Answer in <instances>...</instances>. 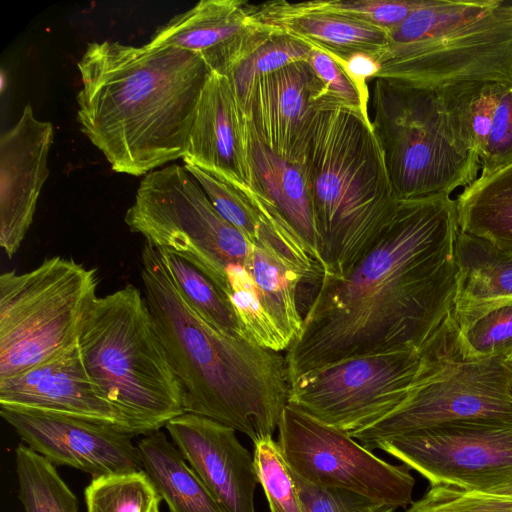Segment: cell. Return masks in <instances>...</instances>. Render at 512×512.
<instances>
[{
  "label": "cell",
  "mask_w": 512,
  "mask_h": 512,
  "mask_svg": "<svg viewBox=\"0 0 512 512\" xmlns=\"http://www.w3.org/2000/svg\"><path fill=\"white\" fill-rule=\"evenodd\" d=\"M371 127L399 201L449 194L478 178V156L454 137L436 89L373 79Z\"/></svg>",
  "instance_id": "obj_7"
},
{
  "label": "cell",
  "mask_w": 512,
  "mask_h": 512,
  "mask_svg": "<svg viewBox=\"0 0 512 512\" xmlns=\"http://www.w3.org/2000/svg\"><path fill=\"white\" fill-rule=\"evenodd\" d=\"M254 462L270 512H303L296 482L278 442L272 438L254 444Z\"/></svg>",
  "instance_id": "obj_36"
},
{
  "label": "cell",
  "mask_w": 512,
  "mask_h": 512,
  "mask_svg": "<svg viewBox=\"0 0 512 512\" xmlns=\"http://www.w3.org/2000/svg\"><path fill=\"white\" fill-rule=\"evenodd\" d=\"M54 140L50 121L39 120L27 104L0 137V246L12 258L34 219L49 176L48 156Z\"/></svg>",
  "instance_id": "obj_17"
},
{
  "label": "cell",
  "mask_w": 512,
  "mask_h": 512,
  "mask_svg": "<svg viewBox=\"0 0 512 512\" xmlns=\"http://www.w3.org/2000/svg\"><path fill=\"white\" fill-rule=\"evenodd\" d=\"M228 299L242 326L246 338L262 348L281 352L290 346L273 319L264 308L247 268L231 264L226 270Z\"/></svg>",
  "instance_id": "obj_32"
},
{
  "label": "cell",
  "mask_w": 512,
  "mask_h": 512,
  "mask_svg": "<svg viewBox=\"0 0 512 512\" xmlns=\"http://www.w3.org/2000/svg\"><path fill=\"white\" fill-rule=\"evenodd\" d=\"M303 512H372L380 506L357 493L312 484L292 470Z\"/></svg>",
  "instance_id": "obj_40"
},
{
  "label": "cell",
  "mask_w": 512,
  "mask_h": 512,
  "mask_svg": "<svg viewBox=\"0 0 512 512\" xmlns=\"http://www.w3.org/2000/svg\"><path fill=\"white\" fill-rule=\"evenodd\" d=\"M0 415L27 447L55 466H68L92 478L143 470L131 435L74 417L0 407Z\"/></svg>",
  "instance_id": "obj_14"
},
{
  "label": "cell",
  "mask_w": 512,
  "mask_h": 512,
  "mask_svg": "<svg viewBox=\"0 0 512 512\" xmlns=\"http://www.w3.org/2000/svg\"><path fill=\"white\" fill-rule=\"evenodd\" d=\"M78 347L88 375L134 436L159 431L184 413L180 382L137 287L93 301Z\"/></svg>",
  "instance_id": "obj_5"
},
{
  "label": "cell",
  "mask_w": 512,
  "mask_h": 512,
  "mask_svg": "<svg viewBox=\"0 0 512 512\" xmlns=\"http://www.w3.org/2000/svg\"><path fill=\"white\" fill-rule=\"evenodd\" d=\"M124 221L146 244L191 263L227 298L226 270L231 264L246 267L253 246L218 213L186 167L178 164L144 175Z\"/></svg>",
  "instance_id": "obj_9"
},
{
  "label": "cell",
  "mask_w": 512,
  "mask_h": 512,
  "mask_svg": "<svg viewBox=\"0 0 512 512\" xmlns=\"http://www.w3.org/2000/svg\"><path fill=\"white\" fill-rule=\"evenodd\" d=\"M324 88L308 62L256 80L241 105L252 130L276 155L305 163Z\"/></svg>",
  "instance_id": "obj_15"
},
{
  "label": "cell",
  "mask_w": 512,
  "mask_h": 512,
  "mask_svg": "<svg viewBox=\"0 0 512 512\" xmlns=\"http://www.w3.org/2000/svg\"><path fill=\"white\" fill-rule=\"evenodd\" d=\"M137 448L143 470L169 512H227L165 433L145 435Z\"/></svg>",
  "instance_id": "obj_24"
},
{
  "label": "cell",
  "mask_w": 512,
  "mask_h": 512,
  "mask_svg": "<svg viewBox=\"0 0 512 512\" xmlns=\"http://www.w3.org/2000/svg\"><path fill=\"white\" fill-rule=\"evenodd\" d=\"M246 268L253 277L264 308L291 345L303 323L296 303L297 285L303 278L257 245L252 246Z\"/></svg>",
  "instance_id": "obj_27"
},
{
  "label": "cell",
  "mask_w": 512,
  "mask_h": 512,
  "mask_svg": "<svg viewBox=\"0 0 512 512\" xmlns=\"http://www.w3.org/2000/svg\"><path fill=\"white\" fill-rule=\"evenodd\" d=\"M144 298L180 382L184 413L211 418L247 435L272 438L288 405L285 358L245 338L225 335L188 304L160 252L141 253Z\"/></svg>",
  "instance_id": "obj_3"
},
{
  "label": "cell",
  "mask_w": 512,
  "mask_h": 512,
  "mask_svg": "<svg viewBox=\"0 0 512 512\" xmlns=\"http://www.w3.org/2000/svg\"><path fill=\"white\" fill-rule=\"evenodd\" d=\"M376 78L438 89L469 82L512 84V5L503 2L447 34L389 46Z\"/></svg>",
  "instance_id": "obj_13"
},
{
  "label": "cell",
  "mask_w": 512,
  "mask_h": 512,
  "mask_svg": "<svg viewBox=\"0 0 512 512\" xmlns=\"http://www.w3.org/2000/svg\"><path fill=\"white\" fill-rule=\"evenodd\" d=\"M77 68V121L114 172L146 175L184 157L210 73L200 56L104 40L87 45Z\"/></svg>",
  "instance_id": "obj_2"
},
{
  "label": "cell",
  "mask_w": 512,
  "mask_h": 512,
  "mask_svg": "<svg viewBox=\"0 0 512 512\" xmlns=\"http://www.w3.org/2000/svg\"><path fill=\"white\" fill-rule=\"evenodd\" d=\"M18 498L24 512H79V502L55 465L24 444L15 450Z\"/></svg>",
  "instance_id": "obj_28"
},
{
  "label": "cell",
  "mask_w": 512,
  "mask_h": 512,
  "mask_svg": "<svg viewBox=\"0 0 512 512\" xmlns=\"http://www.w3.org/2000/svg\"><path fill=\"white\" fill-rule=\"evenodd\" d=\"M306 61L324 88L323 102L360 109L365 116L370 118L369 113L363 107L357 88L333 57L313 47Z\"/></svg>",
  "instance_id": "obj_41"
},
{
  "label": "cell",
  "mask_w": 512,
  "mask_h": 512,
  "mask_svg": "<svg viewBox=\"0 0 512 512\" xmlns=\"http://www.w3.org/2000/svg\"><path fill=\"white\" fill-rule=\"evenodd\" d=\"M418 374L405 399L350 435L375 449L387 438L455 421L512 423V360L463 352L452 315L420 351Z\"/></svg>",
  "instance_id": "obj_6"
},
{
  "label": "cell",
  "mask_w": 512,
  "mask_h": 512,
  "mask_svg": "<svg viewBox=\"0 0 512 512\" xmlns=\"http://www.w3.org/2000/svg\"><path fill=\"white\" fill-rule=\"evenodd\" d=\"M321 278L347 274L393 221L392 188L370 118L322 102L306 156Z\"/></svg>",
  "instance_id": "obj_4"
},
{
  "label": "cell",
  "mask_w": 512,
  "mask_h": 512,
  "mask_svg": "<svg viewBox=\"0 0 512 512\" xmlns=\"http://www.w3.org/2000/svg\"><path fill=\"white\" fill-rule=\"evenodd\" d=\"M276 31L257 19L246 1L201 0L160 26L148 44L194 53L210 71L226 74Z\"/></svg>",
  "instance_id": "obj_19"
},
{
  "label": "cell",
  "mask_w": 512,
  "mask_h": 512,
  "mask_svg": "<svg viewBox=\"0 0 512 512\" xmlns=\"http://www.w3.org/2000/svg\"><path fill=\"white\" fill-rule=\"evenodd\" d=\"M252 10L261 23L324 51L337 62L360 52L379 58L389 47L387 31L311 8L306 1L252 4Z\"/></svg>",
  "instance_id": "obj_21"
},
{
  "label": "cell",
  "mask_w": 512,
  "mask_h": 512,
  "mask_svg": "<svg viewBox=\"0 0 512 512\" xmlns=\"http://www.w3.org/2000/svg\"><path fill=\"white\" fill-rule=\"evenodd\" d=\"M314 9L357 20L387 32L400 25L424 0H315Z\"/></svg>",
  "instance_id": "obj_38"
},
{
  "label": "cell",
  "mask_w": 512,
  "mask_h": 512,
  "mask_svg": "<svg viewBox=\"0 0 512 512\" xmlns=\"http://www.w3.org/2000/svg\"><path fill=\"white\" fill-rule=\"evenodd\" d=\"M97 270L53 256L0 275V379L22 373L77 342L97 296Z\"/></svg>",
  "instance_id": "obj_8"
},
{
  "label": "cell",
  "mask_w": 512,
  "mask_h": 512,
  "mask_svg": "<svg viewBox=\"0 0 512 512\" xmlns=\"http://www.w3.org/2000/svg\"><path fill=\"white\" fill-rule=\"evenodd\" d=\"M431 485L484 493L512 492V423L455 421L376 444Z\"/></svg>",
  "instance_id": "obj_12"
},
{
  "label": "cell",
  "mask_w": 512,
  "mask_h": 512,
  "mask_svg": "<svg viewBox=\"0 0 512 512\" xmlns=\"http://www.w3.org/2000/svg\"><path fill=\"white\" fill-rule=\"evenodd\" d=\"M250 134V123L229 78L210 71L182 158L184 164L252 188Z\"/></svg>",
  "instance_id": "obj_20"
},
{
  "label": "cell",
  "mask_w": 512,
  "mask_h": 512,
  "mask_svg": "<svg viewBox=\"0 0 512 512\" xmlns=\"http://www.w3.org/2000/svg\"><path fill=\"white\" fill-rule=\"evenodd\" d=\"M512 164V84L500 96L486 148L480 159L481 175L489 176Z\"/></svg>",
  "instance_id": "obj_39"
},
{
  "label": "cell",
  "mask_w": 512,
  "mask_h": 512,
  "mask_svg": "<svg viewBox=\"0 0 512 512\" xmlns=\"http://www.w3.org/2000/svg\"><path fill=\"white\" fill-rule=\"evenodd\" d=\"M458 231L451 195L400 201L393 221L347 274L320 279L287 349L289 382L352 356L420 353L454 312Z\"/></svg>",
  "instance_id": "obj_1"
},
{
  "label": "cell",
  "mask_w": 512,
  "mask_h": 512,
  "mask_svg": "<svg viewBox=\"0 0 512 512\" xmlns=\"http://www.w3.org/2000/svg\"><path fill=\"white\" fill-rule=\"evenodd\" d=\"M312 48L276 31L224 75L229 78L241 103L257 79L291 63L305 61Z\"/></svg>",
  "instance_id": "obj_33"
},
{
  "label": "cell",
  "mask_w": 512,
  "mask_h": 512,
  "mask_svg": "<svg viewBox=\"0 0 512 512\" xmlns=\"http://www.w3.org/2000/svg\"><path fill=\"white\" fill-rule=\"evenodd\" d=\"M455 261L457 291L453 315L456 319L512 301L511 255L459 229Z\"/></svg>",
  "instance_id": "obj_23"
},
{
  "label": "cell",
  "mask_w": 512,
  "mask_h": 512,
  "mask_svg": "<svg viewBox=\"0 0 512 512\" xmlns=\"http://www.w3.org/2000/svg\"><path fill=\"white\" fill-rule=\"evenodd\" d=\"M84 501L86 512H160L162 498L140 470L92 478Z\"/></svg>",
  "instance_id": "obj_31"
},
{
  "label": "cell",
  "mask_w": 512,
  "mask_h": 512,
  "mask_svg": "<svg viewBox=\"0 0 512 512\" xmlns=\"http://www.w3.org/2000/svg\"><path fill=\"white\" fill-rule=\"evenodd\" d=\"M278 444L290 469L322 487L348 490L394 509L411 504L410 468L375 456L347 433L287 405L278 425Z\"/></svg>",
  "instance_id": "obj_11"
},
{
  "label": "cell",
  "mask_w": 512,
  "mask_h": 512,
  "mask_svg": "<svg viewBox=\"0 0 512 512\" xmlns=\"http://www.w3.org/2000/svg\"><path fill=\"white\" fill-rule=\"evenodd\" d=\"M459 229L512 256V164L479 176L455 200Z\"/></svg>",
  "instance_id": "obj_25"
},
{
  "label": "cell",
  "mask_w": 512,
  "mask_h": 512,
  "mask_svg": "<svg viewBox=\"0 0 512 512\" xmlns=\"http://www.w3.org/2000/svg\"><path fill=\"white\" fill-rule=\"evenodd\" d=\"M173 444L227 512H255L259 479L254 456L236 430L211 418L183 413L166 425Z\"/></svg>",
  "instance_id": "obj_18"
},
{
  "label": "cell",
  "mask_w": 512,
  "mask_h": 512,
  "mask_svg": "<svg viewBox=\"0 0 512 512\" xmlns=\"http://www.w3.org/2000/svg\"><path fill=\"white\" fill-rule=\"evenodd\" d=\"M184 166L201 185L218 213L254 245L260 215L253 199V189L244 183L214 176L192 164Z\"/></svg>",
  "instance_id": "obj_35"
},
{
  "label": "cell",
  "mask_w": 512,
  "mask_h": 512,
  "mask_svg": "<svg viewBox=\"0 0 512 512\" xmlns=\"http://www.w3.org/2000/svg\"><path fill=\"white\" fill-rule=\"evenodd\" d=\"M405 512H512V492L484 493L431 485Z\"/></svg>",
  "instance_id": "obj_37"
},
{
  "label": "cell",
  "mask_w": 512,
  "mask_h": 512,
  "mask_svg": "<svg viewBox=\"0 0 512 512\" xmlns=\"http://www.w3.org/2000/svg\"><path fill=\"white\" fill-rule=\"evenodd\" d=\"M509 357H510V359L512 360V355H511V356H509Z\"/></svg>",
  "instance_id": "obj_44"
},
{
  "label": "cell",
  "mask_w": 512,
  "mask_h": 512,
  "mask_svg": "<svg viewBox=\"0 0 512 512\" xmlns=\"http://www.w3.org/2000/svg\"><path fill=\"white\" fill-rule=\"evenodd\" d=\"M250 157L252 188L263 195L295 230L318 273V235L305 163L276 155L260 141L252 128Z\"/></svg>",
  "instance_id": "obj_22"
},
{
  "label": "cell",
  "mask_w": 512,
  "mask_h": 512,
  "mask_svg": "<svg viewBox=\"0 0 512 512\" xmlns=\"http://www.w3.org/2000/svg\"><path fill=\"white\" fill-rule=\"evenodd\" d=\"M501 3L499 0H424L400 25L388 32L389 46L441 37L478 19Z\"/></svg>",
  "instance_id": "obj_29"
},
{
  "label": "cell",
  "mask_w": 512,
  "mask_h": 512,
  "mask_svg": "<svg viewBox=\"0 0 512 512\" xmlns=\"http://www.w3.org/2000/svg\"><path fill=\"white\" fill-rule=\"evenodd\" d=\"M158 251L174 283L202 319L225 335L247 339L230 301L208 277L178 255Z\"/></svg>",
  "instance_id": "obj_30"
},
{
  "label": "cell",
  "mask_w": 512,
  "mask_h": 512,
  "mask_svg": "<svg viewBox=\"0 0 512 512\" xmlns=\"http://www.w3.org/2000/svg\"><path fill=\"white\" fill-rule=\"evenodd\" d=\"M420 364L414 349L344 358L291 382L288 405L350 436L405 399Z\"/></svg>",
  "instance_id": "obj_10"
},
{
  "label": "cell",
  "mask_w": 512,
  "mask_h": 512,
  "mask_svg": "<svg viewBox=\"0 0 512 512\" xmlns=\"http://www.w3.org/2000/svg\"><path fill=\"white\" fill-rule=\"evenodd\" d=\"M337 63L357 88L363 107L368 112L370 92L367 82L368 80L375 79L380 71L381 65L378 57L360 52L352 54Z\"/></svg>",
  "instance_id": "obj_42"
},
{
  "label": "cell",
  "mask_w": 512,
  "mask_h": 512,
  "mask_svg": "<svg viewBox=\"0 0 512 512\" xmlns=\"http://www.w3.org/2000/svg\"><path fill=\"white\" fill-rule=\"evenodd\" d=\"M395 509L389 506L380 505L376 507L372 512H394Z\"/></svg>",
  "instance_id": "obj_43"
},
{
  "label": "cell",
  "mask_w": 512,
  "mask_h": 512,
  "mask_svg": "<svg viewBox=\"0 0 512 512\" xmlns=\"http://www.w3.org/2000/svg\"><path fill=\"white\" fill-rule=\"evenodd\" d=\"M509 85L469 82L436 89L454 137L479 159L486 148L496 104Z\"/></svg>",
  "instance_id": "obj_26"
},
{
  "label": "cell",
  "mask_w": 512,
  "mask_h": 512,
  "mask_svg": "<svg viewBox=\"0 0 512 512\" xmlns=\"http://www.w3.org/2000/svg\"><path fill=\"white\" fill-rule=\"evenodd\" d=\"M454 319L459 344L466 356L491 358L512 355V301L471 317Z\"/></svg>",
  "instance_id": "obj_34"
},
{
  "label": "cell",
  "mask_w": 512,
  "mask_h": 512,
  "mask_svg": "<svg viewBox=\"0 0 512 512\" xmlns=\"http://www.w3.org/2000/svg\"><path fill=\"white\" fill-rule=\"evenodd\" d=\"M0 407L74 417L134 436L125 419L88 375L78 340L55 357L0 379Z\"/></svg>",
  "instance_id": "obj_16"
}]
</instances>
